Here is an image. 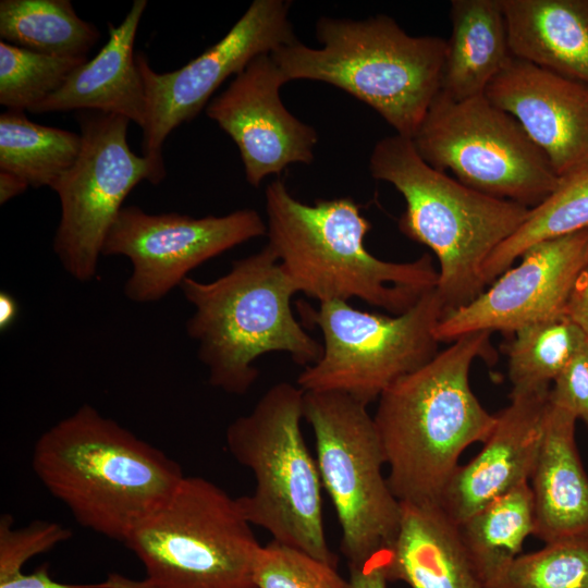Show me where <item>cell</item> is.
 <instances>
[{
	"label": "cell",
	"mask_w": 588,
	"mask_h": 588,
	"mask_svg": "<svg viewBox=\"0 0 588 588\" xmlns=\"http://www.w3.org/2000/svg\"><path fill=\"white\" fill-rule=\"evenodd\" d=\"M304 393L297 384H273L250 413L229 425L225 444L254 474L253 493L236 498L247 522L336 567L324 534L322 482L301 428Z\"/></svg>",
	"instance_id": "cell-7"
},
{
	"label": "cell",
	"mask_w": 588,
	"mask_h": 588,
	"mask_svg": "<svg viewBox=\"0 0 588 588\" xmlns=\"http://www.w3.org/2000/svg\"><path fill=\"white\" fill-rule=\"evenodd\" d=\"M87 60L47 56L0 40V103L7 110L30 111Z\"/></svg>",
	"instance_id": "cell-29"
},
{
	"label": "cell",
	"mask_w": 588,
	"mask_h": 588,
	"mask_svg": "<svg viewBox=\"0 0 588 588\" xmlns=\"http://www.w3.org/2000/svg\"><path fill=\"white\" fill-rule=\"evenodd\" d=\"M27 187L28 184L19 176L0 170V204L22 194Z\"/></svg>",
	"instance_id": "cell-36"
},
{
	"label": "cell",
	"mask_w": 588,
	"mask_h": 588,
	"mask_svg": "<svg viewBox=\"0 0 588 588\" xmlns=\"http://www.w3.org/2000/svg\"><path fill=\"white\" fill-rule=\"evenodd\" d=\"M81 147V134L32 122L24 111L7 110L0 115V170L30 187L53 189Z\"/></svg>",
	"instance_id": "cell-26"
},
{
	"label": "cell",
	"mask_w": 588,
	"mask_h": 588,
	"mask_svg": "<svg viewBox=\"0 0 588 588\" xmlns=\"http://www.w3.org/2000/svg\"><path fill=\"white\" fill-rule=\"evenodd\" d=\"M321 48L298 40L270 53L282 76L339 87L376 110L396 134L412 138L441 88L446 39L411 36L390 16L321 17Z\"/></svg>",
	"instance_id": "cell-5"
},
{
	"label": "cell",
	"mask_w": 588,
	"mask_h": 588,
	"mask_svg": "<svg viewBox=\"0 0 588 588\" xmlns=\"http://www.w3.org/2000/svg\"><path fill=\"white\" fill-rule=\"evenodd\" d=\"M284 84L270 53L259 54L206 107L207 115L236 144L254 187L289 164L314 160L317 132L286 110L280 98Z\"/></svg>",
	"instance_id": "cell-16"
},
{
	"label": "cell",
	"mask_w": 588,
	"mask_h": 588,
	"mask_svg": "<svg viewBox=\"0 0 588 588\" xmlns=\"http://www.w3.org/2000/svg\"><path fill=\"white\" fill-rule=\"evenodd\" d=\"M550 389L511 393L510 404L495 414V427L480 452L455 469L438 502L455 525L529 481L543 436Z\"/></svg>",
	"instance_id": "cell-18"
},
{
	"label": "cell",
	"mask_w": 588,
	"mask_h": 588,
	"mask_svg": "<svg viewBox=\"0 0 588 588\" xmlns=\"http://www.w3.org/2000/svg\"><path fill=\"white\" fill-rule=\"evenodd\" d=\"M471 303L438 322L439 342L477 331L514 333L523 326L565 313L574 284L588 260V229L541 241L522 254Z\"/></svg>",
	"instance_id": "cell-15"
},
{
	"label": "cell",
	"mask_w": 588,
	"mask_h": 588,
	"mask_svg": "<svg viewBox=\"0 0 588 588\" xmlns=\"http://www.w3.org/2000/svg\"><path fill=\"white\" fill-rule=\"evenodd\" d=\"M237 500L185 476L170 499L123 542L152 588H256L260 544Z\"/></svg>",
	"instance_id": "cell-8"
},
{
	"label": "cell",
	"mask_w": 588,
	"mask_h": 588,
	"mask_svg": "<svg viewBox=\"0 0 588 588\" xmlns=\"http://www.w3.org/2000/svg\"><path fill=\"white\" fill-rule=\"evenodd\" d=\"M512 56L588 86V0H501Z\"/></svg>",
	"instance_id": "cell-22"
},
{
	"label": "cell",
	"mask_w": 588,
	"mask_h": 588,
	"mask_svg": "<svg viewBox=\"0 0 588 588\" xmlns=\"http://www.w3.org/2000/svg\"><path fill=\"white\" fill-rule=\"evenodd\" d=\"M411 139L432 168L451 170L473 189L528 208L561 182L518 121L485 95L453 100L439 91Z\"/></svg>",
	"instance_id": "cell-11"
},
{
	"label": "cell",
	"mask_w": 588,
	"mask_h": 588,
	"mask_svg": "<svg viewBox=\"0 0 588 588\" xmlns=\"http://www.w3.org/2000/svg\"><path fill=\"white\" fill-rule=\"evenodd\" d=\"M316 462L341 526L350 567L387 551L395 540L401 502L382 474L384 454L367 405L332 391L304 393Z\"/></svg>",
	"instance_id": "cell-10"
},
{
	"label": "cell",
	"mask_w": 588,
	"mask_h": 588,
	"mask_svg": "<svg viewBox=\"0 0 588 588\" xmlns=\"http://www.w3.org/2000/svg\"><path fill=\"white\" fill-rule=\"evenodd\" d=\"M489 588H588V532L520 554Z\"/></svg>",
	"instance_id": "cell-30"
},
{
	"label": "cell",
	"mask_w": 588,
	"mask_h": 588,
	"mask_svg": "<svg viewBox=\"0 0 588 588\" xmlns=\"http://www.w3.org/2000/svg\"><path fill=\"white\" fill-rule=\"evenodd\" d=\"M70 528L56 522L34 520L22 528L13 527L10 514L0 518V580L22 572V566L37 554L47 552L70 539Z\"/></svg>",
	"instance_id": "cell-32"
},
{
	"label": "cell",
	"mask_w": 588,
	"mask_h": 588,
	"mask_svg": "<svg viewBox=\"0 0 588 588\" xmlns=\"http://www.w3.org/2000/svg\"><path fill=\"white\" fill-rule=\"evenodd\" d=\"M297 309L320 329L323 351L296 384L304 392L344 393L367 406L437 355L434 329L445 314L436 289L395 316L363 311L343 301L320 303L317 309L298 302Z\"/></svg>",
	"instance_id": "cell-9"
},
{
	"label": "cell",
	"mask_w": 588,
	"mask_h": 588,
	"mask_svg": "<svg viewBox=\"0 0 588 588\" xmlns=\"http://www.w3.org/2000/svg\"><path fill=\"white\" fill-rule=\"evenodd\" d=\"M463 547L489 588L520 555L535 531V506L529 481L492 500L456 525Z\"/></svg>",
	"instance_id": "cell-24"
},
{
	"label": "cell",
	"mask_w": 588,
	"mask_h": 588,
	"mask_svg": "<svg viewBox=\"0 0 588 588\" xmlns=\"http://www.w3.org/2000/svg\"><path fill=\"white\" fill-rule=\"evenodd\" d=\"M490 331L465 334L378 399L373 417L400 502L437 503L462 453L483 443L497 424L469 383L476 358L494 360Z\"/></svg>",
	"instance_id": "cell-1"
},
{
	"label": "cell",
	"mask_w": 588,
	"mask_h": 588,
	"mask_svg": "<svg viewBox=\"0 0 588 588\" xmlns=\"http://www.w3.org/2000/svg\"><path fill=\"white\" fill-rule=\"evenodd\" d=\"M254 581L256 588H352L336 567L275 540L260 547Z\"/></svg>",
	"instance_id": "cell-31"
},
{
	"label": "cell",
	"mask_w": 588,
	"mask_h": 588,
	"mask_svg": "<svg viewBox=\"0 0 588 588\" xmlns=\"http://www.w3.org/2000/svg\"><path fill=\"white\" fill-rule=\"evenodd\" d=\"M32 466L81 526L121 542L185 477L177 462L87 404L39 437Z\"/></svg>",
	"instance_id": "cell-2"
},
{
	"label": "cell",
	"mask_w": 588,
	"mask_h": 588,
	"mask_svg": "<svg viewBox=\"0 0 588 588\" xmlns=\"http://www.w3.org/2000/svg\"><path fill=\"white\" fill-rule=\"evenodd\" d=\"M440 91L453 100L485 95L512 59L501 0H453Z\"/></svg>",
	"instance_id": "cell-23"
},
{
	"label": "cell",
	"mask_w": 588,
	"mask_h": 588,
	"mask_svg": "<svg viewBox=\"0 0 588 588\" xmlns=\"http://www.w3.org/2000/svg\"><path fill=\"white\" fill-rule=\"evenodd\" d=\"M17 306L14 298L7 292L0 294V328L5 330L15 319Z\"/></svg>",
	"instance_id": "cell-37"
},
{
	"label": "cell",
	"mask_w": 588,
	"mask_h": 588,
	"mask_svg": "<svg viewBox=\"0 0 588 588\" xmlns=\"http://www.w3.org/2000/svg\"><path fill=\"white\" fill-rule=\"evenodd\" d=\"M146 5V0H135L119 26L108 23L109 38L100 51L30 112L94 110L121 115L143 130L146 96L133 47Z\"/></svg>",
	"instance_id": "cell-19"
},
{
	"label": "cell",
	"mask_w": 588,
	"mask_h": 588,
	"mask_svg": "<svg viewBox=\"0 0 588 588\" xmlns=\"http://www.w3.org/2000/svg\"><path fill=\"white\" fill-rule=\"evenodd\" d=\"M268 245L297 292L320 303L356 297L400 315L436 289L439 270L422 254L407 262L381 260L365 246L371 224L351 197L295 199L280 180L266 188Z\"/></svg>",
	"instance_id": "cell-3"
},
{
	"label": "cell",
	"mask_w": 588,
	"mask_h": 588,
	"mask_svg": "<svg viewBox=\"0 0 588 588\" xmlns=\"http://www.w3.org/2000/svg\"><path fill=\"white\" fill-rule=\"evenodd\" d=\"M180 286L195 308L186 332L215 388L245 394L259 376L254 362L270 352L287 353L305 367L322 355V345L293 316L297 291L268 244L211 282L187 277Z\"/></svg>",
	"instance_id": "cell-6"
},
{
	"label": "cell",
	"mask_w": 588,
	"mask_h": 588,
	"mask_svg": "<svg viewBox=\"0 0 588 588\" xmlns=\"http://www.w3.org/2000/svg\"><path fill=\"white\" fill-rule=\"evenodd\" d=\"M565 313L580 327L588 339V260L574 284Z\"/></svg>",
	"instance_id": "cell-35"
},
{
	"label": "cell",
	"mask_w": 588,
	"mask_h": 588,
	"mask_svg": "<svg viewBox=\"0 0 588 588\" xmlns=\"http://www.w3.org/2000/svg\"><path fill=\"white\" fill-rule=\"evenodd\" d=\"M290 7L285 0H255L223 38L172 72L158 73L143 52L135 54L147 108L143 155L163 160L166 138L194 119L228 77L242 72L257 56L297 40Z\"/></svg>",
	"instance_id": "cell-14"
},
{
	"label": "cell",
	"mask_w": 588,
	"mask_h": 588,
	"mask_svg": "<svg viewBox=\"0 0 588 588\" xmlns=\"http://www.w3.org/2000/svg\"><path fill=\"white\" fill-rule=\"evenodd\" d=\"M588 229V170L561 179L559 186L487 258L482 277L487 285L505 272L530 246Z\"/></svg>",
	"instance_id": "cell-27"
},
{
	"label": "cell",
	"mask_w": 588,
	"mask_h": 588,
	"mask_svg": "<svg viewBox=\"0 0 588 588\" xmlns=\"http://www.w3.org/2000/svg\"><path fill=\"white\" fill-rule=\"evenodd\" d=\"M76 118L81 151L53 187L61 204L53 250L73 278L88 281L124 199L142 181L159 184L166 168L163 160L131 150L126 118L94 110L77 111Z\"/></svg>",
	"instance_id": "cell-12"
},
{
	"label": "cell",
	"mask_w": 588,
	"mask_h": 588,
	"mask_svg": "<svg viewBox=\"0 0 588 588\" xmlns=\"http://www.w3.org/2000/svg\"><path fill=\"white\" fill-rule=\"evenodd\" d=\"M266 232L262 218L253 209L193 218L127 206L112 223L101 255L126 256L133 271L124 294L132 302L149 303L181 285L199 265Z\"/></svg>",
	"instance_id": "cell-13"
},
{
	"label": "cell",
	"mask_w": 588,
	"mask_h": 588,
	"mask_svg": "<svg viewBox=\"0 0 588 588\" xmlns=\"http://www.w3.org/2000/svg\"><path fill=\"white\" fill-rule=\"evenodd\" d=\"M543 151L561 179L588 170V86L512 59L485 91Z\"/></svg>",
	"instance_id": "cell-17"
},
{
	"label": "cell",
	"mask_w": 588,
	"mask_h": 588,
	"mask_svg": "<svg viewBox=\"0 0 588 588\" xmlns=\"http://www.w3.org/2000/svg\"><path fill=\"white\" fill-rule=\"evenodd\" d=\"M385 551L380 552L364 564L350 567L352 588H387Z\"/></svg>",
	"instance_id": "cell-34"
},
{
	"label": "cell",
	"mask_w": 588,
	"mask_h": 588,
	"mask_svg": "<svg viewBox=\"0 0 588 588\" xmlns=\"http://www.w3.org/2000/svg\"><path fill=\"white\" fill-rule=\"evenodd\" d=\"M576 420L571 412L549 402L529 478L534 536L544 543L588 532V475L576 444Z\"/></svg>",
	"instance_id": "cell-20"
},
{
	"label": "cell",
	"mask_w": 588,
	"mask_h": 588,
	"mask_svg": "<svg viewBox=\"0 0 588 588\" xmlns=\"http://www.w3.org/2000/svg\"><path fill=\"white\" fill-rule=\"evenodd\" d=\"M369 170L405 199L400 231L434 253L439 261L436 290L445 314L483 293L485 261L517 231L530 208L473 189L432 168L412 139L399 134L375 145Z\"/></svg>",
	"instance_id": "cell-4"
},
{
	"label": "cell",
	"mask_w": 588,
	"mask_h": 588,
	"mask_svg": "<svg viewBox=\"0 0 588 588\" xmlns=\"http://www.w3.org/2000/svg\"><path fill=\"white\" fill-rule=\"evenodd\" d=\"M509 347L511 393L550 389V384L587 341L566 313L523 326Z\"/></svg>",
	"instance_id": "cell-28"
},
{
	"label": "cell",
	"mask_w": 588,
	"mask_h": 588,
	"mask_svg": "<svg viewBox=\"0 0 588 588\" xmlns=\"http://www.w3.org/2000/svg\"><path fill=\"white\" fill-rule=\"evenodd\" d=\"M98 29L82 20L70 0H1V40L38 53L87 58Z\"/></svg>",
	"instance_id": "cell-25"
},
{
	"label": "cell",
	"mask_w": 588,
	"mask_h": 588,
	"mask_svg": "<svg viewBox=\"0 0 588 588\" xmlns=\"http://www.w3.org/2000/svg\"><path fill=\"white\" fill-rule=\"evenodd\" d=\"M552 383L550 402L588 426V339Z\"/></svg>",
	"instance_id": "cell-33"
},
{
	"label": "cell",
	"mask_w": 588,
	"mask_h": 588,
	"mask_svg": "<svg viewBox=\"0 0 588 588\" xmlns=\"http://www.w3.org/2000/svg\"><path fill=\"white\" fill-rule=\"evenodd\" d=\"M385 576L412 588H488L474 568L457 526L437 503L401 502L399 531L385 551Z\"/></svg>",
	"instance_id": "cell-21"
}]
</instances>
